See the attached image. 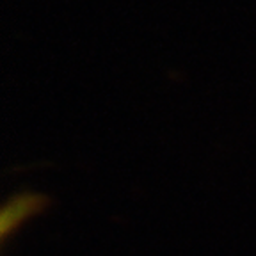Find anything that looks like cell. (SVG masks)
I'll list each match as a JSON object with an SVG mask.
<instances>
[{
  "label": "cell",
  "instance_id": "1",
  "mask_svg": "<svg viewBox=\"0 0 256 256\" xmlns=\"http://www.w3.org/2000/svg\"><path fill=\"white\" fill-rule=\"evenodd\" d=\"M50 204H52V200L46 194L36 190L25 188V190L12 194L0 210V238L2 242L6 244L9 236L14 235L25 222L46 212Z\"/></svg>",
  "mask_w": 256,
  "mask_h": 256
}]
</instances>
